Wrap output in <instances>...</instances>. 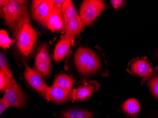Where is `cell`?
Segmentation results:
<instances>
[{
	"mask_svg": "<svg viewBox=\"0 0 158 118\" xmlns=\"http://www.w3.org/2000/svg\"><path fill=\"white\" fill-rule=\"evenodd\" d=\"M2 9L4 20L12 30L13 36L15 38L22 26L24 24L30 23L26 2L11 0Z\"/></svg>",
	"mask_w": 158,
	"mask_h": 118,
	"instance_id": "obj_1",
	"label": "cell"
},
{
	"mask_svg": "<svg viewBox=\"0 0 158 118\" xmlns=\"http://www.w3.org/2000/svg\"><path fill=\"white\" fill-rule=\"evenodd\" d=\"M74 62L77 72L82 77H89L98 73L102 67V60L97 54L84 47H80L76 50Z\"/></svg>",
	"mask_w": 158,
	"mask_h": 118,
	"instance_id": "obj_2",
	"label": "cell"
},
{
	"mask_svg": "<svg viewBox=\"0 0 158 118\" xmlns=\"http://www.w3.org/2000/svg\"><path fill=\"white\" fill-rule=\"evenodd\" d=\"M18 48L25 56L31 54L38 39V34L29 23L24 24L15 37Z\"/></svg>",
	"mask_w": 158,
	"mask_h": 118,
	"instance_id": "obj_3",
	"label": "cell"
},
{
	"mask_svg": "<svg viewBox=\"0 0 158 118\" xmlns=\"http://www.w3.org/2000/svg\"><path fill=\"white\" fill-rule=\"evenodd\" d=\"M106 8L105 3L102 0H86L81 4L80 10V17L82 27L93 22Z\"/></svg>",
	"mask_w": 158,
	"mask_h": 118,
	"instance_id": "obj_4",
	"label": "cell"
},
{
	"mask_svg": "<svg viewBox=\"0 0 158 118\" xmlns=\"http://www.w3.org/2000/svg\"><path fill=\"white\" fill-rule=\"evenodd\" d=\"M53 9V0H34L31 4L33 19L42 24L49 16Z\"/></svg>",
	"mask_w": 158,
	"mask_h": 118,
	"instance_id": "obj_5",
	"label": "cell"
},
{
	"mask_svg": "<svg viewBox=\"0 0 158 118\" xmlns=\"http://www.w3.org/2000/svg\"><path fill=\"white\" fill-rule=\"evenodd\" d=\"M35 68L42 77L47 78L51 71V62L47 44L39 48L35 58Z\"/></svg>",
	"mask_w": 158,
	"mask_h": 118,
	"instance_id": "obj_6",
	"label": "cell"
},
{
	"mask_svg": "<svg viewBox=\"0 0 158 118\" xmlns=\"http://www.w3.org/2000/svg\"><path fill=\"white\" fill-rule=\"evenodd\" d=\"M24 77L27 82L33 88L46 98L50 87L44 82L41 75L37 71L27 67L25 70Z\"/></svg>",
	"mask_w": 158,
	"mask_h": 118,
	"instance_id": "obj_7",
	"label": "cell"
},
{
	"mask_svg": "<svg viewBox=\"0 0 158 118\" xmlns=\"http://www.w3.org/2000/svg\"><path fill=\"white\" fill-rule=\"evenodd\" d=\"M3 98L10 106L19 109L23 107L26 103L24 94L17 82L5 90Z\"/></svg>",
	"mask_w": 158,
	"mask_h": 118,
	"instance_id": "obj_8",
	"label": "cell"
},
{
	"mask_svg": "<svg viewBox=\"0 0 158 118\" xmlns=\"http://www.w3.org/2000/svg\"><path fill=\"white\" fill-rule=\"evenodd\" d=\"M100 85L96 80H90L72 89L73 101H83L91 97L99 88Z\"/></svg>",
	"mask_w": 158,
	"mask_h": 118,
	"instance_id": "obj_9",
	"label": "cell"
},
{
	"mask_svg": "<svg viewBox=\"0 0 158 118\" xmlns=\"http://www.w3.org/2000/svg\"><path fill=\"white\" fill-rule=\"evenodd\" d=\"M127 71L131 74L146 79L152 75L153 68L148 61L144 59H137L130 63Z\"/></svg>",
	"mask_w": 158,
	"mask_h": 118,
	"instance_id": "obj_10",
	"label": "cell"
},
{
	"mask_svg": "<svg viewBox=\"0 0 158 118\" xmlns=\"http://www.w3.org/2000/svg\"><path fill=\"white\" fill-rule=\"evenodd\" d=\"M46 99L56 104H62L67 101H73L72 90H66L53 85L50 87Z\"/></svg>",
	"mask_w": 158,
	"mask_h": 118,
	"instance_id": "obj_11",
	"label": "cell"
},
{
	"mask_svg": "<svg viewBox=\"0 0 158 118\" xmlns=\"http://www.w3.org/2000/svg\"><path fill=\"white\" fill-rule=\"evenodd\" d=\"M64 20L62 10L53 9L49 16L42 24L51 31L59 32L64 28Z\"/></svg>",
	"mask_w": 158,
	"mask_h": 118,
	"instance_id": "obj_12",
	"label": "cell"
},
{
	"mask_svg": "<svg viewBox=\"0 0 158 118\" xmlns=\"http://www.w3.org/2000/svg\"><path fill=\"white\" fill-rule=\"evenodd\" d=\"M73 40L68 35H64L55 47L53 57L54 61H62L67 56Z\"/></svg>",
	"mask_w": 158,
	"mask_h": 118,
	"instance_id": "obj_13",
	"label": "cell"
},
{
	"mask_svg": "<svg viewBox=\"0 0 158 118\" xmlns=\"http://www.w3.org/2000/svg\"><path fill=\"white\" fill-rule=\"evenodd\" d=\"M82 27V23L79 15L64 23V35L74 40L76 36L80 33Z\"/></svg>",
	"mask_w": 158,
	"mask_h": 118,
	"instance_id": "obj_14",
	"label": "cell"
},
{
	"mask_svg": "<svg viewBox=\"0 0 158 118\" xmlns=\"http://www.w3.org/2000/svg\"><path fill=\"white\" fill-rule=\"evenodd\" d=\"M122 111L130 116H135L140 112L141 106L138 100L135 98H129L122 105Z\"/></svg>",
	"mask_w": 158,
	"mask_h": 118,
	"instance_id": "obj_15",
	"label": "cell"
},
{
	"mask_svg": "<svg viewBox=\"0 0 158 118\" xmlns=\"http://www.w3.org/2000/svg\"><path fill=\"white\" fill-rule=\"evenodd\" d=\"M61 10L64 23L79 16L73 2L70 0L64 1Z\"/></svg>",
	"mask_w": 158,
	"mask_h": 118,
	"instance_id": "obj_16",
	"label": "cell"
},
{
	"mask_svg": "<svg viewBox=\"0 0 158 118\" xmlns=\"http://www.w3.org/2000/svg\"><path fill=\"white\" fill-rule=\"evenodd\" d=\"M94 114L88 110L82 109H69L63 112V118H92Z\"/></svg>",
	"mask_w": 158,
	"mask_h": 118,
	"instance_id": "obj_17",
	"label": "cell"
},
{
	"mask_svg": "<svg viewBox=\"0 0 158 118\" xmlns=\"http://www.w3.org/2000/svg\"><path fill=\"white\" fill-rule=\"evenodd\" d=\"M74 80L72 78L65 74H62L56 78L53 85L61 87L66 90H72Z\"/></svg>",
	"mask_w": 158,
	"mask_h": 118,
	"instance_id": "obj_18",
	"label": "cell"
},
{
	"mask_svg": "<svg viewBox=\"0 0 158 118\" xmlns=\"http://www.w3.org/2000/svg\"><path fill=\"white\" fill-rule=\"evenodd\" d=\"M146 84L152 94L158 99V70H156L149 78L145 79Z\"/></svg>",
	"mask_w": 158,
	"mask_h": 118,
	"instance_id": "obj_19",
	"label": "cell"
},
{
	"mask_svg": "<svg viewBox=\"0 0 158 118\" xmlns=\"http://www.w3.org/2000/svg\"><path fill=\"white\" fill-rule=\"evenodd\" d=\"M16 81L11 79L6 74L0 70V90L1 91H4L10 87Z\"/></svg>",
	"mask_w": 158,
	"mask_h": 118,
	"instance_id": "obj_20",
	"label": "cell"
},
{
	"mask_svg": "<svg viewBox=\"0 0 158 118\" xmlns=\"http://www.w3.org/2000/svg\"><path fill=\"white\" fill-rule=\"evenodd\" d=\"M0 70L4 72L6 75L9 76L11 79L16 81L13 77L7 59L4 54H2V53H1L0 54Z\"/></svg>",
	"mask_w": 158,
	"mask_h": 118,
	"instance_id": "obj_21",
	"label": "cell"
},
{
	"mask_svg": "<svg viewBox=\"0 0 158 118\" xmlns=\"http://www.w3.org/2000/svg\"><path fill=\"white\" fill-rule=\"evenodd\" d=\"M11 40L7 32L2 29L0 31V46L3 49L8 48L11 45Z\"/></svg>",
	"mask_w": 158,
	"mask_h": 118,
	"instance_id": "obj_22",
	"label": "cell"
},
{
	"mask_svg": "<svg viewBox=\"0 0 158 118\" xmlns=\"http://www.w3.org/2000/svg\"><path fill=\"white\" fill-rule=\"evenodd\" d=\"M10 106V105L5 101L3 97L0 100V114L2 115L4 111Z\"/></svg>",
	"mask_w": 158,
	"mask_h": 118,
	"instance_id": "obj_23",
	"label": "cell"
},
{
	"mask_svg": "<svg viewBox=\"0 0 158 118\" xmlns=\"http://www.w3.org/2000/svg\"><path fill=\"white\" fill-rule=\"evenodd\" d=\"M124 2L122 0H111V3L114 9L118 10L121 6H123Z\"/></svg>",
	"mask_w": 158,
	"mask_h": 118,
	"instance_id": "obj_24",
	"label": "cell"
},
{
	"mask_svg": "<svg viewBox=\"0 0 158 118\" xmlns=\"http://www.w3.org/2000/svg\"><path fill=\"white\" fill-rule=\"evenodd\" d=\"M54 1V9H62V6L65 0H53Z\"/></svg>",
	"mask_w": 158,
	"mask_h": 118,
	"instance_id": "obj_25",
	"label": "cell"
},
{
	"mask_svg": "<svg viewBox=\"0 0 158 118\" xmlns=\"http://www.w3.org/2000/svg\"><path fill=\"white\" fill-rule=\"evenodd\" d=\"M10 2V1H8V0H1L0 1V6H1V8H2V7H4V6L7 5V4H8L9 2Z\"/></svg>",
	"mask_w": 158,
	"mask_h": 118,
	"instance_id": "obj_26",
	"label": "cell"
},
{
	"mask_svg": "<svg viewBox=\"0 0 158 118\" xmlns=\"http://www.w3.org/2000/svg\"><path fill=\"white\" fill-rule=\"evenodd\" d=\"M157 57H158V52H157Z\"/></svg>",
	"mask_w": 158,
	"mask_h": 118,
	"instance_id": "obj_27",
	"label": "cell"
}]
</instances>
